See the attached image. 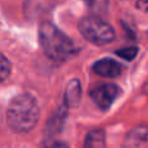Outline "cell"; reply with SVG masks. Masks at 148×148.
Wrapping results in <instances>:
<instances>
[{
  "mask_svg": "<svg viewBox=\"0 0 148 148\" xmlns=\"http://www.w3.org/2000/svg\"><path fill=\"white\" fill-rule=\"evenodd\" d=\"M121 94V88L114 83H104L94 87L90 91L92 101L103 110H107Z\"/></svg>",
  "mask_w": 148,
  "mask_h": 148,
  "instance_id": "cell-4",
  "label": "cell"
},
{
  "mask_svg": "<svg viewBox=\"0 0 148 148\" xmlns=\"http://www.w3.org/2000/svg\"><path fill=\"white\" fill-rule=\"evenodd\" d=\"M10 70H12L10 61L3 53H0V83L4 82L5 79L9 77Z\"/></svg>",
  "mask_w": 148,
  "mask_h": 148,
  "instance_id": "cell-9",
  "label": "cell"
},
{
  "mask_svg": "<svg viewBox=\"0 0 148 148\" xmlns=\"http://www.w3.org/2000/svg\"><path fill=\"white\" fill-rule=\"evenodd\" d=\"M105 131L103 129H94L86 135L83 148H105Z\"/></svg>",
  "mask_w": 148,
  "mask_h": 148,
  "instance_id": "cell-7",
  "label": "cell"
},
{
  "mask_svg": "<svg viewBox=\"0 0 148 148\" xmlns=\"http://www.w3.org/2000/svg\"><path fill=\"white\" fill-rule=\"evenodd\" d=\"M126 143L134 147H148V127H135L126 138Z\"/></svg>",
  "mask_w": 148,
  "mask_h": 148,
  "instance_id": "cell-8",
  "label": "cell"
},
{
  "mask_svg": "<svg viewBox=\"0 0 148 148\" xmlns=\"http://www.w3.org/2000/svg\"><path fill=\"white\" fill-rule=\"evenodd\" d=\"M92 70L100 77L105 78H117L122 73V66L120 62L112 59H101L96 61L92 66Z\"/></svg>",
  "mask_w": 148,
  "mask_h": 148,
  "instance_id": "cell-5",
  "label": "cell"
},
{
  "mask_svg": "<svg viewBox=\"0 0 148 148\" xmlns=\"http://www.w3.org/2000/svg\"><path fill=\"white\" fill-rule=\"evenodd\" d=\"M78 29L84 39L96 46H104V44L110 43L116 36L114 29L96 16L83 17L79 21Z\"/></svg>",
  "mask_w": 148,
  "mask_h": 148,
  "instance_id": "cell-3",
  "label": "cell"
},
{
  "mask_svg": "<svg viewBox=\"0 0 148 148\" xmlns=\"http://www.w3.org/2000/svg\"><path fill=\"white\" fill-rule=\"evenodd\" d=\"M39 42L44 53L56 62L66 61L77 52L73 42L51 22L39 26Z\"/></svg>",
  "mask_w": 148,
  "mask_h": 148,
  "instance_id": "cell-2",
  "label": "cell"
},
{
  "mask_svg": "<svg viewBox=\"0 0 148 148\" xmlns=\"http://www.w3.org/2000/svg\"><path fill=\"white\" fill-rule=\"evenodd\" d=\"M136 7H138V9L148 10V0H138L136 1Z\"/></svg>",
  "mask_w": 148,
  "mask_h": 148,
  "instance_id": "cell-11",
  "label": "cell"
},
{
  "mask_svg": "<svg viewBox=\"0 0 148 148\" xmlns=\"http://www.w3.org/2000/svg\"><path fill=\"white\" fill-rule=\"evenodd\" d=\"M144 92H146V94H148V81L146 82V84H144Z\"/></svg>",
  "mask_w": 148,
  "mask_h": 148,
  "instance_id": "cell-14",
  "label": "cell"
},
{
  "mask_svg": "<svg viewBox=\"0 0 148 148\" xmlns=\"http://www.w3.org/2000/svg\"><path fill=\"white\" fill-rule=\"evenodd\" d=\"M49 148H69V146L65 144L64 142H55V143L52 144Z\"/></svg>",
  "mask_w": 148,
  "mask_h": 148,
  "instance_id": "cell-12",
  "label": "cell"
},
{
  "mask_svg": "<svg viewBox=\"0 0 148 148\" xmlns=\"http://www.w3.org/2000/svg\"><path fill=\"white\" fill-rule=\"evenodd\" d=\"M116 55H118V56L123 60L131 61V60H134L135 56L138 55V48H136V47H126V48L116 51Z\"/></svg>",
  "mask_w": 148,
  "mask_h": 148,
  "instance_id": "cell-10",
  "label": "cell"
},
{
  "mask_svg": "<svg viewBox=\"0 0 148 148\" xmlns=\"http://www.w3.org/2000/svg\"><path fill=\"white\" fill-rule=\"evenodd\" d=\"M40 116L38 101L30 94H21L10 100L7 109V121L14 133H29Z\"/></svg>",
  "mask_w": 148,
  "mask_h": 148,
  "instance_id": "cell-1",
  "label": "cell"
},
{
  "mask_svg": "<svg viewBox=\"0 0 148 148\" xmlns=\"http://www.w3.org/2000/svg\"><path fill=\"white\" fill-rule=\"evenodd\" d=\"M81 96H82L81 82L77 78H74L68 83L66 91H65V105H66V108L78 107L79 101H81Z\"/></svg>",
  "mask_w": 148,
  "mask_h": 148,
  "instance_id": "cell-6",
  "label": "cell"
},
{
  "mask_svg": "<svg viewBox=\"0 0 148 148\" xmlns=\"http://www.w3.org/2000/svg\"><path fill=\"white\" fill-rule=\"evenodd\" d=\"M84 1H87V4H90V5H94V3L97 1V0H84Z\"/></svg>",
  "mask_w": 148,
  "mask_h": 148,
  "instance_id": "cell-13",
  "label": "cell"
}]
</instances>
